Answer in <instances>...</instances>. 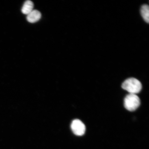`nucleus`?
I'll return each instance as SVG.
<instances>
[{"label":"nucleus","instance_id":"obj_1","mask_svg":"<svg viewBox=\"0 0 149 149\" xmlns=\"http://www.w3.org/2000/svg\"><path fill=\"white\" fill-rule=\"evenodd\" d=\"M122 87L130 94H136L140 92L142 89V85L138 80L135 78H130L123 83Z\"/></svg>","mask_w":149,"mask_h":149},{"label":"nucleus","instance_id":"obj_2","mask_svg":"<svg viewBox=\"0 0 149 149\" xmlns=\"http://www.w3.org/2000/svg\"><path fill=\"white\" fill-rule=\"evenodd\" d=\"M124 107L127 110L134 111L139 107L141 100L136 95L129 94L124 99Z\"/></svg>","mask_w":149,"mask_h":149},{"label":"nucleus","instance_id":"obj_3","mask_svg":"<svg viewBox=\"0 0 149 149\" xmlns=\"http://www.w3.org/2000/svg\"><path fill=\"white\" fill-rule=\"evenodd\" d=\"M71 127L72 132L76 135H83L85 133V126L80 120L76 119L72 121Z\"/></svg>","mask_w":149,"mask_h":149},{"label":"nucleus","instance_id":"obj_4","mask_svg":"<svg viewBox=\"0 0 149 149\" xmlns=\"http://www.w3.org/2000/svg\"><path fill=\"white\" fill-rule=\"evenodd\" d=\"M41 16V14L40 11L34 10L27 15V19L29 23H35L40 20Z\"/></svg>","mask_w":149,"mask_h":149},{"label":"nucleus","instance_id":"obj_5","mask_svg":"<svg viewBox=\"0 0 149 149\" xmlns=\"http://www.w3.org/2000/svg\"><path fill=\"white\" fill-rule=\"evenodd\" d=\"M33 3L31 1H26L22 9V12L24 14L28 15L33 10Z\"/></svg>","mask_w":149,"mask_h":149},{"label":"nucleus","instance_id":"obj_6","mask_svg":"<svg viewBox=\"0 0 149 149\" xmlns=\"http://www.w3.org/2000/svg\"><path fill=\"white\" fill-rule=\"evenodd\" d=\"M141 16L146 23L149 22V7L148 5H144L141 7Z\"/></svg>","mask_w":149,"mask_h":149}]
</instances>
